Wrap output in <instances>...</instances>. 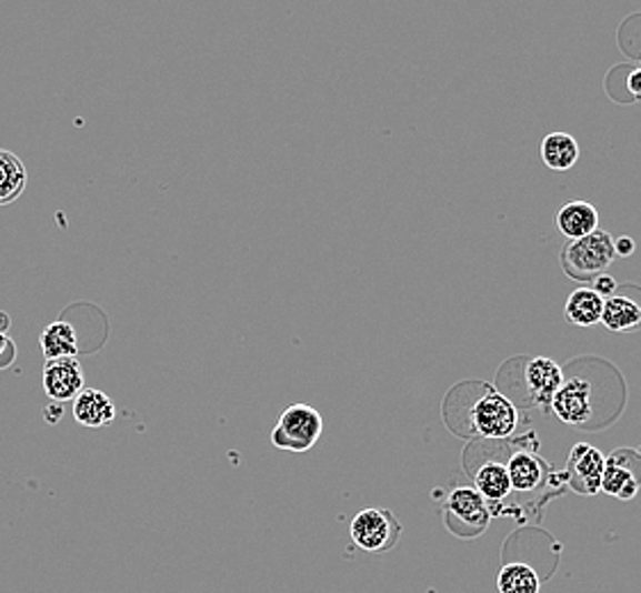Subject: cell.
Returning <instances> with one entry per match:
<instances>
[{"mask_svg": "<svg viewBox=\"0 0 641 593\" xmlns=\"http://www.w3.org/2000/svg\"><path fill=\"white\" fill-rule=\"evenodd\" d=\"M617 259L614 238L608 231L598 229L595 233L573 240L562 249V268L573 281H593L610 270Z\"/></svg>", "mask_w": 641, "mask_h": 593, "instance_id": "6da1fadb", "label": "cell"}, {"mask_svg": "<svg viewBox=\"0 0 641 593\" xmlns=\"http://www.w3.org/2000/svg\"><path fill=\"white\" fill-rule=\"evenodd\" d=\"M322 430L324 420L320 411L304 402H294L281 413L277 428L270 434V441L279 450L299 454L309 452L320 441Z\"/></svg>", "mask_w": 641, "mask_h": 593, "instance_id": "7a4b0ae2", "label": "cell"}, {"mask_svg": "<svg viewBox=\"0 0 641 593\" xmlns=\"http://www.w3.org/2000/svg\"><path fill=\"white\" fill-rule=\"evenodd\" d=\"M491 523L487 500L470 486H459L448 495L445 525L459 539H475Z\"/></svg>", "mask_w": 641, "mask_h": 593, "instance_id": "3957f363", "label": "cell"}, {"mask_svg": "<svg viewBox=\"0 0 641 593\" xmlns=\"http://www.w3.org/2000/svg\"><path fill=\"white\" fill-rule=\"evenodd\" d=\"M470 422L475 434L484 439H507L519 428V411L502 393L487 386L470 411Z\"/></svg>", "mask_w": 641, "mask_h": 593, "instance_id": "277c9868", "label": "cell"}, {"mask_svg": "<svg viewBox=\"0 0 641 593\" xmlns=\"http://www.w3.org/2000/svg\"><path fill=\"white\" fill-rule=\"evenodd\" d=\"M402 534V525L389 510H363L350 523L352 541L365 553H387Z\"/></svg>", "mask_w": 641, "mask_h": 593, "instance_id": "5b68a950", "label": "cell"}, {"mask_svg": "<svg viewBox=\"0 0 641 593\" xmlns=\"http://www.w3.org/2000/svg\"><path fill=\"white\" fill-rule=\"evenodd\" d=\"M603 473H605L603 452L589 443H578L569 454L567 471L562 475L571 491L580 495H595L601 491Z\"/></svg>", "mask_w": 641, "mask_h": 593, "instance_id": "8992f818", "label": "cell"}, {"mask_svg": "<svg viewBox=\"0 0 641 593\" xmlns=\"http://www.w3.org/2000/svg\"><path fill=\"white\" fill-rule=\"evenodd\" d=\"M641 486V454L630 448L614 450L605 456L601 491L617 500H632Z\"/></svg>", "mask_w": 641, "mask_h": 593, "instance_id": "52a82bcc", "label": "cell"}, {"mask_svg": "<svg viewBox=\"0 0 641 593\" xmlns=\"http://www.w3.org/2000/svg\"><path fill=\"white\" fill-rule=\"evenodd\" d=\"M552 413L558 415L564 425L584 428L593 415V389L587 379L573 376L564 379L562 389L550 402Z\"/></svg>", "mask_w": 641, "mask_h": 593, "instance_id": "ba28073f", "label": "cell"}, {"mask_svg": "<svg viewBox=\"0 0 641 593\" xmlns=\"http://www.w3.org/2000/svg\"><path fill=\"white\" fill-rule=\"evenodd\" d=\"M41 384H44V393L51 402L56 404L73 402L84 391V372L80 361L78 359L47 361Z\"/></svg>", "mask_w": 641, "mask_h": 593, "instance_id": "9c48e42d", "label": "cell"}, {"mask_svg": "<svg viewBox=\"0 0 641 593\" xmlns=\"http://www.w3.org/2000/svg\"><path fill=\"white\" fill-rule=\"evenodd\" d=\"M564 384V372L552 359L537 356L530 359L525 365V389L530 393L532 404L541 409H550L552 398Z\"/></svg>", "mask_w": 641, "mask_h": 593, "instance_id": "30bf717a", "label": "cell"}, {"mask_svg": "<svg viewBox=\"0 0 641 593\" xmlns=\"http://www.w3.org/2000/svg\"><path fill=\"white\" fill-rule=\"evenodd\" d=\"M73 418L78 425L90 428V430H101L110 428L117 418V406L110 395H106L99 389H84L76 400H73Z\"/></svg>", "mask_w": 641, "mask_h": 593, "instance_id": "8fae6325", "label": "cell"}, {"mask_svg": "<svg viewBox=\"0 0 641 593\" xmlns=\"http://www.w3.org/2000/svg\"><path fill=\"white\" fill-rule=\"evenodd\" d=\"M598 210L595 205H591L589 201H569L560 208V213H558V229L564 238H569V242L573 240H580V238H587L591 233L598 231Z\"/></svg>", "mask_w": 641, "mask_h": 593, "instance_id": "7c38bea8", "label": "cell"}, {"mask_svg": "<svg viewBox=\"0 0 641 593\" xmlns=\"http://www.w3.org/2000/svg\"><path fill=\"white\" fill-rule=\"evenodd\" d=\"M548 465L532 452H517L507 461V475L511 482V491L532 493L545 480Z\"/></svg>", "mask_w": 641, "mask_h": 593, "instance_id": "4fadbf2b", "label": "cell"}, {"mask_svg": "<svg viewBox=\"0 0 641 593\" xmlns=\"http://www.w3.org/2000/svg\"><path fill=\"white\" fill-rule=\"evenodd\" d=\"M603 304L605 300L591 288L582 285L569 294V300L564 304V318L575 324V326H593L601 322L603 318Z\"/></svg>", "mask_w": 641, "mask_h": 593, "instance_id": "5bb4252c", "label": "cell"}, {"mask_svg": "<svg viewBox=\"0 0 641 593\" xmlns=\"http://www.w3.org/2000/svg\"><path fill=\"white\" fill-rule=\"evenodd\" d=\"M39 348L41 354H44L47 361H58V359H76L78 354V335L76 329L64 322H51L49 326H44L39 335Z\"/></svg>", "mask_w": 641, "mask_h": 593, "instance_id": "9a60e30c", "label": "cell"}, {"mask_svg": "<svg viewBox=\"0 0 641 593\" xmlns=\"http://www.w3.org/2000/svg\"><path fill=\"white\" fill-rule=\"evenodd\" d=\"M541 160L552 172H569L580 160V144L569 133H550L541 142Z\"/></svg>", "mask_w": 641, "mask_h": 593, "instance_id": "2e32d148", "label": "cell"}, {"mask_svg": "<svg viewBox=\"0 0 641 593\" xmlns=\"http://www.w3.org/2000/svg\"><path fill=\"white\" fill-rule=\"evenodd\" d=\"M28 185V169L23 160L8 151L0 149V205L14 203Z\"/></svg>", "mask_w": 641, "mask_h": 593, "instance_id": "e0dca14e", "label": "cell"}, {"mask_svg": "<svg viewBox=\"0 0 641 593\" xmlns=\"http://www.w3.org/2000/svg\"><path fill=\"white\" fill-rule=\"evenodd\" d=\"M601 322L614 333L634 331L641 326V306L628 294H610L603 304Z\"/></svg>", "mask_w": 641, "mask_h": 593, "instance_id": "ac0fdd59", "label": "cell"}, {"mask_svg": "<svg viewBox=\"0 0 641 593\" xmlns=\"http://www.w3.org/2000/svg\"><path fill=\"white\" fill-rule=\"evenodd\" d=\"M473 478H475V491L487 502H502L511 493V482L504 463L487 461L484 465H480Z\"/></svg>", "mask_w": 641, "mask_h": 593, "instance_id": "d6986e66", "label": "cell"}, {"mask_svg": "<svg viewBox=\"0 0 641 593\" xmlns=\"http://www.w3.org/2000/svg\"><path fill=\"white\" fill-rule=\"evenodd\" d=\"M498 591L500 593H539L541 580L537 571L528 564H507L498 575Z\"/></svg>", "mask_w": 641, "mask_h": 593, "instance_id": "ffe728a7", "label": "cell"}, {"mask_svg": "<svg viewBox=\"0 0 641 593\" xmlns=\"http://www.w3.org/2000/svg\"><path fill=\"white\" fill-rule=\"evenodd\" d=\"M17 359V345L12 338L8 333L0 331V370L3 368H10Z\"/></svg>", "mask_w": 641, "mask_h": 593, "instance_id": "44dd1931", "label": "cell"}, {"mask_svg": "<svg viewBox=\"0 0 641 593\" xmlns=\"http://www.w3.org/2000/svg\"><path fill=\"white\" fill-rule=\"evenodd\" d=\"M593 292H598V294H612L614 290H617V281L610 277V274H601L598 279H593V288H591Z\"/></svg>", "mask_w": 641, "mask_h": 593, "instance_id": "7402d4cb", "label": "cell"}, {"mask_svg": "<svg viewBox=\"0 0 641 593\" xmlns=\"http://www.w3.org/2000/svg\"><path fill=\"white\" fill-rule=\"evenodd\" d=\"M634 240L630 238V235H623V238H619V240H614V251H617V257H632L634 253Z\"/></svg>", "mask_w": 641, "mask_h": 593, "instance_id": "603a6c76", "label": "cell"}, {"mask_svg": "<svg viewBox=\"0 0 641 593\" xmlns=\"http://www.w3.org/2000/svg\"><path fill=\"white\" fill-rule=\"evenodd\" d=\"M628 92L632 94V99H641V69L628 73Z\"/></svg>", "mask_w": 641, "mask_h": 593, "instance_id": "cb8c5ba5", "label": "cell"}, {"mask_svg": "<svg viewBox=\"0 0 641 593\" xmlns=\"http://www.w3.org/2000/svg\"><path fill=\"white\" fill-rule=\"evenodd\" d=\"M8 329H10V318H8V313L0 311V331L8 333Z\"/></svg>", "mask_w": 641, "mask_h": 593, "instance_id": "d4e9b609", "label": "cell"}, {"mask_svg": "<svg viewBox=\"0 0 641 593\" xmlns=\"http://www.w3.org/2000/svg\"><path fill=\"white\" fill-rule=\"evenodd\" d=\"M639 69H641V58H639Z\"/></svg>", "mask_w": 641, "mask_h": 593, "instance_id": "484cf974", "label": "cell"}]
</instances>
